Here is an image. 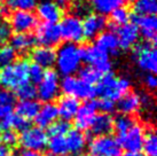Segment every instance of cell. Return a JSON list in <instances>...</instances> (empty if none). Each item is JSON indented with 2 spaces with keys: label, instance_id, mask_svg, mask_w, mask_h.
<instances>
[{
  "label": "cell",
  "instance_id": "cell-1",
  "mask_svg": "<svg viewBox=\"0 0 157 156\" xmlns=\"http://www.w3.org/2000/svg\"><path fill=\"white\" fill-rule=\"evenodd\" d=\"M131 90V82L128 78L116 77L113 74H107L99 80L98 87H95L96 94L103 99L111 101H118Z\"/></svg>",
  "mask_w": 157,
  "mask_h": 156
},
{
  "label": "cell",
  "instance_id": "cell-2",
  "mask_svg": "<svg viewBox=\"0 0 157 156\" xmlns=\"http://www.w3.org/2000/svg\"><path fill=\"white\" fill-rule=\"evenodd\" d=\"M55 54H56L55 64L57 71L64 77L71 76L79 70L82 57H80V49L76 44H63L59 47Z\"/></svg>",
  "mask_w": 157,
  "mask_h": 156
},
{
  "label": "cell",
  "instance_id": "cell-3",
  "mask_svg": "<svg viewBox=\"0 0 157 156\" xmlns=\"http://www.w3.org/2000/svg\"><path fill=\"white\" fill-rule=\"evenodd\" d=\"M26 83H29V62L26 60L13 62L0 71V84L5 90H17Z\"/></svg>",
  "mask_w": 157,
  "mask_h": 156
},
{
  "label": "cell",
  "instance_id": "cell-4",
  "mask_svg": "<svg viewBox=\"0 0 157 156\" xmlns=\"http://www.w3.org/2000/svg\"><path fill=\"white\" fill-rule=\"evenodd\" d=\"M60 90L66 96H72L78 101L79 100L90 101L96 96L95 87L74 76H67L63 78L60 84Z\"/></svg>",
  "mask_w": 157,
  "mask_h": 156
},
{
  "label": "cell",
  "instance_id": "cell-5",
  "mask_svg": "<svg viewBox=\"0 0 157 156\" xmlns=\"http://www.w3.org/2000/svg\"><path fill=\"white\" fill-rule=\"evenodd\" d=\"M82 61L95 68L101 75L110 74L113 69V64L109 60V55L95 45H87L84 47H79Z\"/></svg>",
  "mask_w": 157,
  "mask_h": 156
},
{
  "label": "cell",
  "instance_id": "cell-6",
  "mask_svg": "<svg viewBox=\"0 0 157 156\" xmlns=\"http://www.w3.org/2000/svg\"><path fill=\"white\" fill-rule=\"evenodd\" d=\"M60 93V79L59 74L55 70L47 69L44 71V76L38 84L37 96L41 101L46 103H51L55 100Z\"/></svg>",
  "mask_w": 157,
  "mask_h": 156
},
{
  "label": "cell",
  "instance_id": "cell-7",
  "mask_svg": "<svg viewBox=\"0 0 157 156\" xmlns=\"http://www.w3.org/2000/svg\"><path fill=\"white\" fill-rule=\"evenodd\" d=\"M133 60L140 69L146 72L154 75L157 71V52L154 44L138 45L133 52Z\"/></svg>",
  "mask_w": 157,
  "mask_h": 156
},
{
  "label": "cell",
  "instance_id": "cell-8",
  "mask_svg": "<svg viewBox=\"0 0 157 156\" xmlns=\"http://www.w3.org/2000/svg\"><path fill=\"white\" fill-rule=\"evenodd\" d=\"M47 133L38 126L28 127L26 130L22 131V133L18 138V142L24 148V150L35 153L44 150L47 147Z\"/></svg>",
  "mask_w": 157,
  "mask_h": 156
},
{
  "label": "cell",
  "instance_id": "cell-9",
  "mask_svg": "<svg viewBox=\"0 0 157 156\" xmlns=\"http://www.w3.org/2000/svg\"><path fill=\"white\" fill-rule=\"evenodd\" d=\"M121 149L117 139L109 135L95 137L88 146L90 156H119Z\"/></svg>",
  "mask_w": 157,
  "mask_h": 156
},
{
  "label": "cell",
  "instance_id": "cell-10",
  "mask_svg": "<svg viewBox=\"0 0 157 156\" xmlns=\"http://www.w3.org/2000/svg\"><path fill=\"white\" fill-rule=\"evenodd\" d=\"M144 137V126L138 122H134L133 125L130 126L125 132L118 135L117 141L121 148L126 149L127 152H140V149H142Z\"/></svg>",
  "mask_w": 157,
  "mask_h": 156
},
{
  "label": "cell",
  "instance_id": "cell-11",
  "mask_svg": "<svg viewBox=\"0 0 157 156\" xmlns=\"http://www.w3.org/2000/svg\"><path fill=\"white\" fill-rule=\"evenodd\" d=\"M60 31H61V38L67 40L68 43H82L85 38L82 21L80 18H76L74 15H67L62 18Z\"/></svg>",
  "mask_w": 157,
  "mask_h": 156
},
{
  "label": "cell",
  "instance_id": "cell-12",
  "mask_svg": "<svg viewBox=\"0 0 157 156\" xmlns=\"http://www.w3.org/2000/svg\"><path fill=\"white\" fill-rule=\"evenodd\" d=\"M61 39L60 25L51 23H41L37 25L35 40L41 47L52 48L59 45Z\"/></svg>",
  "mask_w": 157,
  "mask_h": 156
},
{
  "label": "cell",
  "instance_id": "cell-13",
  "mask_svg": "<svg viewBox=\"0 0 157 156\" xmlns=\"http://www.w3.org/2000/svg\"><path fill=\"white\" fill-rule=\"evenodd\" d=\"M8 24L10 25L12 30H15L17 33H28L37 26L38 20L35 14H32L31 12L15 10L9 18Z\"/></svg>",
  "mask_w": 157,
  "mask_h": 156
},
{
  "label": "cell",
  "instance_id": "cell-14",
  "mask_svg": "<svg viewBox=\"0 0 157 156\" xmlns=\"http://www.w3.org/2000/svg\"><path fill=\"white\" fill-rule=\"evenodd\" d=\"M133 24L138 26L140 29V33L142 35L147 43L154 44L156 43V28H157V21L155 15H133L132 18Z\"/></svg>",
  "mask_w": 157,
  "mask_h": 156
},
{
  "label": "cell",
  "instance_id": "cell-15",
  "mask_svg": "<svg viewBox=\"0 0 157 156\" xmlns=\"http://www.w3.org/2000/svg\"><path fill=\"white\" fill-rule=\"evenodd\" d=\"M96 110H98L96 101L93 100L86 101L83 106L79 107L78 111L75 116V124L77 130L82 132L85 130H90L92 123L96 117Z\"/></svg>",
  "mask_w": 157,
  "mask_h": 156
},
{
  "label": "cell",
  "instance_id": "cell-16",
  "mask_svg": "<svg viewBox=\"0 0 157 156\" xmlns=\"http://www.w3.org/2000/svg\"><path fill=\"white\" fill-rule=\"evenodd\" d=\"M82 24L84 37L87 39H94L107 28V20L100 14H88L87 16H85Z\"/></svg>",
  "mask_w": 157,
  "mask_h": 156
},
{
  "label": "cell",
  "instance_id": "cell-17",
  "mask_svg": "<svg viewBox=\"0 0 157 156\" xmlns=\"http://www.w3.org/2000/svg\"><path fill=\"white\" fill-rule=\"evenodd\" d=\"M117 32L118 46L122 49H130L134 46L139 39V29L133 23H126L115 29Z\"/></svg>",
  "mask_w": 157,
  "mask_h": 156
},
{
  "label": "cell",
  "instance_id": "cell-18",
  "mask_svg": "<svg viewBox=\"0 0 157 156\" xmlns=\"http://www.w3.org/2000/svg\"><path fill=\"white\" fill-rule=\"evenodd\" d=\"M37 13L38 18H41L44 23L57 24V22L62 18V9H60L51 0H45L39 5H37Z\"/></svg>",
  "mask_w": 157,
  "mask_h": 156
},
{
  "label": "cell",
  "instance_id": "cell-19",
  "mask_svg": "<svg viewBox=\"0 0 157 156\" xmlns=\"http://www.w3.org/2000/svg\"><path fill=\"white\" fill-rule=\"evenodd\" d=\"M141 96L135 93V92H128L124 96H122L118 100L117 108L118 110L125 115V116H130L132 114H135L139 111L141 108Z\"/></svg>",
  "mask_w": 157,
  "mask_h": 156
},
{
  "label": "cell",
  "instance_id": "cell-20",
  "mask_svg": "<svg viewBox=\"0 0 157 156\" xmlns=\"http://www.w3.org/2000/svg\"><path fill=\"white\" fill-rule=\"evenodd\" d=\"M57 117L59 113L56 104L51 102V103H45L43 107H40L35 121L37 126L44 130V127H49L54 122H56Z\"/></svg>",
  "mask_w": 157,
  "mask_h": 156
},
{
  "label": "cell",
  "instance_id": "cell-21",
  "mask_svg": "<svg viewBox=\"0 0 157 156\" xmlns=\"http://www.w3.org/2000/svg\"><path fill=\"white\" fill-rule=\"evenodd\" d=\"M56 107L59 116H61L62 121L68 122L75 118L80 104H79V101L77 99H75L72 96H66L59 100V103Z\"/></svg>",
  "mask_w": 157,
  "mask_h": 156
},
{
  "label": "cell",
  "instance_id": "cell-22",
  "mask_svg": "<svg viewBox=\"0 0 157 156\" xmlns=\"http://www.w3.org/2000/svg\"><path fill=\"white\" fill-rule=\"evenodd\" d=\"M31 57L35 62V64L39 65L40 68H46L51 69L53 65L55 64V51L53 48L49 47H37L33 49V52L31 54Z\"/></svg>",
  "mask_w": 157,
  "mask_h": 156
},
{
  "label": "cell",
  "instance_id": "cell-23",
  "mask_svg": "<svg viewBox=\"0 0 157 156\" xmlns=\"http://www.w3.org/2000/svg\"><path fill=\"white\" fill-rule=\"evenodd\" d=\"M95 46L105 52L108 55H117L118 54V40L116 35L113 31H105V32H101L100 35L95 38Z\"/></svg>",
  "mask_w": 157,
  "mask_h": 156
},
{
  "label": "cell",
  "instance_id": "cell-24",
  "mask_svg": "<svg viewBox=\"0 0 157 156\" xmlns=\"http://www.w3.org/2000/svg\"><path fill=\"white\" fill-rule=\"evenodd\" d=\"M66 141L69 149V154L78 155L86 147V137L82 131L77 129H70L69 132L66 135Z\"/></svg>",
  "mask_w": 157,
  "mask_h": 156
},
{
  "label": "cell",
  "instance_id": "cell-25",
  "mask_svg": "<svg viewBox=\"0 0 157 156\" xmlns=\"http://www.w3.org/2000/svg\"><path fill=\"white\" fill-rule=\"evenodd\" d=\"M113 129V119L108 114L96 115L94 121L92 123L90 130L95 137L108 135Z\"/></svg>",
  "mask_w": 157,
  "mask_h": 156
},
{
  "label": "cell",
  "instance_id": "cell-26",
  "mask_svg": "<svg viewBox=\"0 0 157 156\" xmlns=\"http://www.w3.org/2000/svg\"><path fill=\"white\" fill-rule=\"evenodd\" d=\"M16 115L24 118L25 121L35 119L40 109V103L36 100H24L15 104Z\"/></svg>",
  "mask_w": 157,
  "mask_h": 156
},
{
  "label": "cell",
  "instance_id": "cell-27",
  "mask_svg": "<svg viewBox=\"0 0 157 156\" xmlns=\"http://www.w3.org/2000/svg\"><path fill=\"white\" fill-rule=\"evenodd\" d=\"M127 0H91L92 8L102 16L109 15L117 8L124 7Z\"/></svg>",
  "mask_w": 157,
  "mask_h": 156
},
{
  "label": "cell",
  "instance_id": "cell-28",
  "mask_svg": "<svg viewBox=\"0 0 157 156\" xmlns=\"http://www.w3.org/2000/svg\"><path fill=\"white\" fill-rule=\"evenodd\" d=\"M48 156H68L69 149L67 146L66 135L49 137L47 141Z\"/></svg>",
  "mask_w": 157,
  "mask_h": 156
},
{
  "label": "cell",
  "instance_id": "cell-29",
  "mask_svg": "<svg viewBox=\"0 0 157 156\" xmlns=\"http://www.w3.org/2000/svg\"><path fill=\"white\" fill-rule=\"evenodd\" d=\"M29 126V122L25 121L24 118L17 116V115H14L10 114L9 116L5 117L2 119H0V131H9L12 129H16L20 131L26 130Z\"/></svg>",
  "mask_w": 157,
  "mask_h": 156
},
{
  "label": "cell",
  "instance_id": "cell-30",
  "mask_svg": "<svg viewBox=\"0 0 157 156\" xmlns=\"http://www.w3.org/2000/svg\"><path fill=\"white\" fill-rule=\"evenodd\" d=\"M35 37L30 33H16L10 37V46L16 52H26L35 45Z\"/></svg>",
  "mask_w": 157,
  "mask_h": 156
},
{
  "label": "cell",
  "instance_id": "cell-31",
  "mask_svg": "<svg viewBox=\"0 0 157 156\" xmlns=\"http://www.w3.org/2000/svg\"><path fill=\"white\" fill-rule=\"evenodd\" d=\"M15 96L8 90H0V119L13 114L15 108Z\"/></svg>",
  "mask_w": 157,
  "mask_h": 156
},
{
  "label": "cell",
  "instance_id": "cell-32",
  "mask_svg": "<svg viewBox=\"0 0 157 156\" xmlns=\"http://www.w3.org/2000/svg\"><path fill=\"white\" fill-rule=\"evenodd\" d=\"M133 8L136 15H155L157 10V0H135Z\"/></svg>",
  "mask_w": 157,
  "mask_h": 156
},
{
  "label": "cell",
  "instance_id": "cell-33",
  "mask_svg": "<svg viewBox=\"0 0 157 156\" xmlns=\"http://www.w3.org/2000/svg\"><path fill=\"white\" fill-rule=\"evenodd\" d=\"M142 149L144 155L147 156H156L157 155V137L153 130L144 132Z\"/></svg>",
  "mask_w": 157,
  "mask_h": 156
},
{
  "label": "cell",
  "instance_id": "cell-34",
  "mask_svg": "<svg viewBox=\"0 0 157 156\" xmlns=\"http://www.w3.org/2000/svg\"><path fill=\"white\" fill-rule=\"evenodd\" d=\"M6 9L31 12L38 5V0H6Z\"/></svg>",
  "mask_w": 157,
  "mask_h": 156
},
{
  "label": "cell",
  "instance_id": "cell-35",
  "mask_svg": "<svg viewBox=\"0 0 157 156\" xmlns=\"http://www.w3.org/2000/svg\"><path fill=\"white\" fill-rule=\"evenodd\" d=\"M102 75L91 65H86L83 67L82 69L79 70V79H82L83 82L87 83L90 85H94L96 83H99V80L101 79Z\"/></svg>",
  "mask_w": 157,
  "mask_h": 156
},
{
  "label": "cell",
  "instance_id": "cell-36",
  "mask_svg": "<svg viewBox=\"0 0 157 156\" xmlns=\"http://www.w3.org/2000/svg\"><path fill=\"white\" fill-rule=\"evenodd\" d=\"M16 59V52L10 45H0V68L12 64Z\"/></svg>",
  "mask_w": 157,
  "mask_h": 156
},
{
  "label": "cell",
  "instance_id": "cell-37",
  "mask_svg": "<svg viewBox=\"0 0 157 156\" xmlns=\"http://www.w3.org/2000/svg\"><path fill=\"white\" fill-rule=\"evenodd\" d=\"M16 96L21 101L24 100H33L37 96V88L35 87L33 84L31 83H26L22 86H20L16 90Z\"/></svg>",
  "mask_w": 157,
  "mask_h": 156
},
{
  "label": "cell",
  "instance_id": "cell-38",
  "mask_svg": "<svg viewBox=\"0 0 157 156\" xmlns=\"http://www.w3.org/2000/svg\"><path fill=\"white\" fill-rule=\"evenodd\" d=\"M110 15H111V20H113V25H119V26L126 24L127 21L131 18L130 12H128L125 7L117 8L116 10H113Z\"/></svg>",
  "mask_w": 157,
  "mask_h": 156
},
{
  "label": "cell",
  "instance_id": "cell-39",
  "mask_svg": "<svg viewBox=\"0 0 157 156\" xmlns=\"http://www.w3.org/2000/svg\"><path fill=\"white\" fill-rule=\"evenodd\" d=\"M90 5L86 0H75L72 5H71V12H72V15L76 16V18H80V16H87L90 14Z\"/></svg>",
  "mask_w": 157,
  "mask_h": 156
},
{
  "label": "cell",
  "instance_id": "cell-40",
  "mask_svg": "<svg viewBox=\"0 0 157 156\" xmlns=\"http://www.w3.org/2000/svg\"><path fill=\"white\" fill-rule=\"evenodd\" d=\"M134 122L135 121L131 116L122 115V116L117 117V118L113 121V129L116 130L117 135H121V133H123V132H125L130 126L133 125Z\"/></svg>",
  "mask_w": 157,
  "mask_h": 156
},
{
  "label": "cell",
  "instance_id": "cell-41",
  "mask_svg": "<svg viewBox=\"0 0 157 156\" xmlns=\"http://www.w3.org/2000/svg\"><path fill=\"white\" fill-rule=\"evenodd\" d=\"M70 130L69 123L66 121H56L54 122L52 125L48 127L49 137L53 135H67Z\"/></svg>",
  "mask_w": 157,
  "mask_h": 156
},
{
  "label": "cell",
  "instance_id": "cell-42",
  "mask_svg": "<svg viewBox=\"0 0 157 156\" xmlns=\"http://www.w3.org/2000/svg\"><path fill=\"white\" fill-rule=\"evenodd\" d=\"M43 76H44V69L43 68H40L39 65L35 64V63L29 65V79L33 84H39Z\"/></svg>",
  "mask_w": 157,
  "mask_h": 156
},
{
  "label": "cell",
  "instance_id": "cell-43",
  "mask_svg": "<svg viewBox=\"0 0 157 156\" xmlns=\"http://www.w3.org/2000/svg\"><path fill=\"white\" fill-rule=\"evenodd\" d=\"M0 141H2L8 147H13V146H15L18 142V137L12 130L5 131V132H2L1 137H0Z\"/></svg>",
  "mask_w": 157,
  "mask_h": 156
},
{
  "label": "cell",
  "instance_id": "cell-44",
  "mask_svg": "<svg viewBox=\"0 0 157 156\" xmlns=\"http://www.w3.org/2000/svg\"><path fill=\"white\" fill-rule=\"evenodd\" d=\"M96 107H98V109H100L101 111H102V114H108L109 115L110 113H113V110H115V102L111 101V100L101 98L96 102Z\"/></svg>",
  "mask_w": 157,
  "mask_h": 156
},
{
  "label": "cell",
  "instance_id": "cell-45",
  "mask_svg": "<svg viewBox=\"0 0 157 156\" xmlns=\"http://www.w3.org/2000/svg\"><path fill=\"white\" fill-rule=\"evenodd\" d=\"M12 37V28L8 23L1 22L0 23V45L6 43Z\"/></svg>",
  "mask_w": 157,
  "mask_h": 156
},
{
  "label": "cell",
  "instance_id": "cell-46",
  "mask_svg": "<svg viewBox=\"0 0 157 156\" xmlns=\"http://www.w3.org/2000/svg\"><path fill=\"white\" fill-rule=\"evenodd\" d=\"M144 84L147 88H150V90H155L157 85V79L155 77V75L153 74H147L144 77Z\"/></svg>",
  "mask_w": 157,
  "mask_h": 156
},
{
  "label": "cell",
  "instance_id": "cell-47",
  "mask_svg": "<svg viewBox=\"0 0 157 156\" xmlns=\"http://www.w3.org/2000/svg\"><path fill=\"white\" fill-rule=\"evenodd\" d=\"M53 2L60 9H62V8H67V7H68V5H69V0H54Z\"/></svg>",
  "mask_w": 157,
  "mask_h": 156
},
{
  "label": "cell",
  "instance_id": "cell-48",
  "mask_svg": "<svg viewBox=\"0 0 157 156\" xmlns=\"http://www.w3.org/2000/svg\"><path fill=\"white\" fill-rule=\"evenodd\" d=\"M18 156H43L40 155L39 153H35V152H28V150H23Z\"/></svg>",
  "mask_w": 157,
  "mask_h": 156
},
{
  "label": "cell",
  "instance_id": "cell-49",
  "mask_svg": "<svg viewBox=\"0 0 157 156\" xmlns=\"http://www.w3.org/2000/svg\"><path fill=\"white\" fill-rule=\"evenodd\" d=\"M119 156H144V155L140 152H126L124 153V154H121Z\"/></svg>",
  "mask_w": 157,
  "mask_h": 156
},
{
  "label": "cell",
  "instance_id": "cell-50",
  "mask_svg": "<svg viewBox=\"0 0 157 156\" xmlns=\"http://www.w3.org/2000/svg\"><path fill=\"white\" fill-rule=\"evenodd\" d=\"M0 156H13L12 153L6 148H0Z\"/></svg>",
  "mask_w": 157,
  "mask_h": 156
},
{
  "label": "cell",
  "instance_id": "cell-51",
  "mask_svg": "<svg viewBox=\"0 0 157 156\" xmlns=\"http://www.w3.org/2000/svg\"><path fill=\"white\" fill-rule=\"evenodd\" d=\"M2 22V14H1V12H0V23Z\"/></svg>",
  "mask_w": 157,
  "mask_h": 156
},
{
  "label": "cell",
  "instance_id": "cell-52",
  "mask_svg": "<svg viewBox=\"0 0 157 156\" xmlns=\"http://www.w3.org/2000/svg\"><path fill=\"white\" fill-rule=\"evenodd\" d=\"M74 156H85V155H74Z\"/></svg>",
  "mask_w": 157,
  "mask_h": 156
},
{
  "label": "cell",
  "instance_id": "cell-53",
  "mask_svg": "<svg viewBox=\"0 0 157 156\" xmlns=\"http://www.w3.org/2000/svg\"><path fill=\"white\" fill-rule=\"evenodd\" d=\"M0 145H1V141H0Z\"/></svg>",
  "mask_w": 157,
  "mask_h": 156
},
{
  "label": "cell",
  "instance_id": "cell-54",
  "mask_svg": "<svg viewBox=\"0 0 157 156\" xmlns=\"http://www.w3.org/2000/svg\"><path fill=\"white\" fill-rule=\"evenodd\" d=\"M0 1H1V0H0Z\"/></svg>",
  "mask_w": 157,
  "mask_h": 156
}]
</instances>
